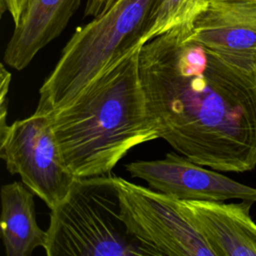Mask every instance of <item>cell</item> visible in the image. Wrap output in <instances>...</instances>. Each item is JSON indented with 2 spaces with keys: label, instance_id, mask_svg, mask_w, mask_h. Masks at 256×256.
Masks as SVG:
<instances>
[{
  "label": "cell",
  "instance_id": "3",
  "mask_svg": "<svg viewBox=\"0 0 256 256\" xmlns=\"http://www.w3.org/2000/svg\"><path fill=\"white\" fill-rule=\"evenodd\" d=\"M159 0H115L78 27L39 89L35 112L48 114L73 99L106 67L144 44Z\"/></svg>",
  "mask_w": 256,
  "mask_h": 256
},
{
  "label": "cell",
  "instance_id": "11",
  "mask_svg": "<svg viewBox=\"0 0 256 256\" xmlns=\"http://www.w3.org/2000/svg\"><path fill=\"white\" fill-rule=\"evenodd\" d=\"M34 193L22 182L1 186V237L7 256H29L44 248L47 232L36 221Z\"/></svg>",
  "mask_w": 256,
  "mask_h": 256
},
{
  "label": "cell",
  "instance_id": "16",
  "mask_svg": "<svg viewBox=\"0 0 256 256\" xmlns=\"http://www.w3.org/2000/svg\"><path fill=\"white\" fill-rule=\"evenodd\" d=\"M114 1H115V0H108V2H107V4H106V6H105V8H104V10H105V9H107V8H108V7H109V6L114 2ZM104 10H103V11H104Z\"/></svg>",
  "mask_w": 256,
  "mask_h": 256
},
{
  "label": "cell",
  "instance_id": "15",
  "mask_svg": "<svg viewBox=\"0 0 256 256\" xmlns=\"http://www.w3.org/2000/svg\"><path fill=\"white\" fill-rule=\"evenodd\" d=\"M108 0H87L84 16L85 17H95L99 15L105 8Z\"/></svg>",
  "mask_w": 256,
  "mask_h": 256
},
{
  "label": "cell",
  "instance_id": "6",
  "mask_svg": "<svg viewBox=\"0 0 256 256\" xmlns=\"http://www.w3.org/2000/svg\"><path fill=\"white\" fill-rule=\"evenodd\" d=\"M0 157L50 210L76 178L63 160L48 114L34 112L0 131Z\"/></svg>",
  "mask_w": 256,
  "mask_h": 256
},
{
  "label": "cell",
  "instance_id": "1",
  "mask_svg": "<svg viewBox=\"0 0 256 256\" xmlns=\"http://www.w3.org/2000/svg\"><path fill=\"white\" fill-rule=\"evenodd\" d=\"M183 24L143 44L139 70L161 138L193 162L224 172L256 166V72L211 53Z\"/></svg>",
  "mask_w": 256,
  "mask_h": 256
},
{
  "label": "cell",
  "instance_id": "8",
  "mask_svg": "<svg viewBox=\"0 0 256 256\" xmlns=\"http://www.w3.org/2000/svg\"><path fill=\"white\" fill-rule=\"evenodd\" d=\"M191 35L224 62L256 72V0H207Z\"/></svg>",
  "mask_w": 256,
  "mask_h": 256
},
{
  "label": "cell",
  "instance_id": "7",
  "mask_svg": "<svg viewBox=\"0 0 256 256\" xmlns=\"http://www.w3.org/2000/svg\"><path fill=\"white\" fill-rule=\"evenodd\" d=\"M132 177L146 181L157 191L186 201H225L240 199L256 202V188L204 168L184 155L167 153L163 159L127 164Z\"/></svg>",
  "mask_w": 256,
  "mask_h": 256
},
{
  "label": "cell",
  "instance_id": "10",
  "mask_svg": "<svg viewBox=\"0 0 256 256\" xmlns=\"http://www.w3.org/2000/svg\"><path fill=\"white\" fill-rule=\"evenodd\" d=\"M81 0H30L4 52V63L22 70L66 28Z\"/></svg>",
  "mask_w": 256,
  "mask_h": 256
},
{
  "label": "cell",
  "instance_id": "12",
  "mask_svg": "<svg viewBox=\"0 0 256 256\" xmlns=\"http://www.w3.org/2000/svg\"><path fill=\"white\" fill-rule=\"evenodd\" d=\"M206 4L207 0H159L150 17L144 44L174 27L192 24Z\"/></svg>",
  "mask_w": 256,
  "mask_h": 256
},
{
  "label": "cell",
  "instance_id": "13",
  "mask_svg": "<svg viewBox=\"0 0 256 256\" xmlns=\"http://www.w3.org/2000/svg\"><path fill=\"white\" fill-rule=\"evenodd\" d=\"M1 84H0V131L7 128V114H8V92L11 81V74L7 71L4 64H1L0 72Z\"/></svg>",
  "mask_w": 256,
  "mask_h": 256
},
{
  "label": "cell",
  "instance_id": "9",
  "mask_svg": "<svg viewBox=\"0 0 256 256\" xmlns=\"http://www.w3.org/2000/svg\"><path fill=\"white\" fill-rule=\"evenodd\" d=\"M183 201L215 256H256V223L250 216L253 201Z\"/></svg>",
  "mask_w": 256,
  "mask_h": 256
},
{
  "label": "cell",
  "instance_id": "4",
  "mask_svg": "<svg viewBox=\"0 0 256 256\" xmlns=\"http://www.w3.org/2000/svg\"><path fill=\"white\" fill-rule=\"evenodd\" d=\"M44 246L48 256H144L120 216L111 175L75 178L50 213Z\"/></svg>",
  "mask_w": 256,
  "mask_h": 256
},
{
  "label": "cell",
  "instance_id": "14",
  "mask_svg": "<svg viewBox=\"0 0 256 256\" xmlns=\"http://www.w3.org/2000/svg\"><path fill=\"white\" fill-rule=\"evenodd\" d=\"M30 0H0L1 13H9L15 25L19 22Z\"/></svg>",
  "mask_w": 256,
  "mask_h": 256
},
{
  "label": "cell",
  "instance_id": "5",
  "mask_svg": "<svg viewBox=\"0 0 256 256\" xmlns=\"http://www.w3.org/2000/svg\"><path fill=\"white\" fill-rule=\"evenodd\" d=\"M127 231L154 256H215L183 200L112 176Z\"/></svg>",
  "mask_w": 256,
  "mask_h": 256
},
{
  "label": "cell",
  "instance_id": "2",
  "mask_svg": "<svg viewBox=\"0 0 256 256\" xmlns=\"http://www.w3.org/2000/svg\"><path fill=\"white\" fill-rule=\"evenodd\" d=\"M141 46L48 113L63 160L76 178L111 175L132 148L161 138L141 82Z\"/></svg>",
  "mask_w": 256,
  "mask_h": 256
}]
</instances>
